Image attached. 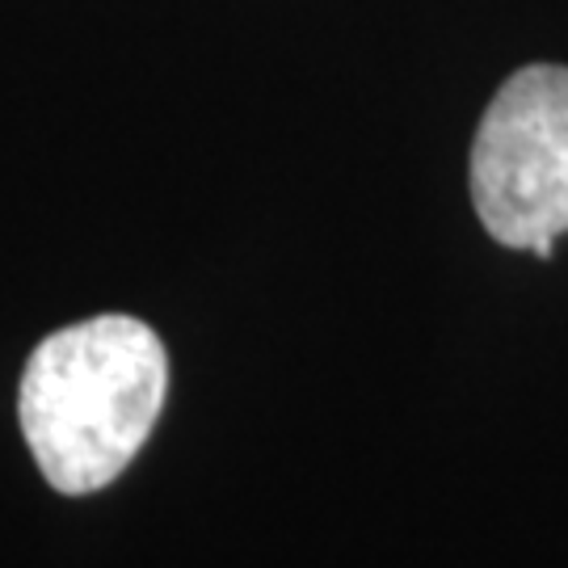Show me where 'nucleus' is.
I'll return each instance as SVG.
<instances>
[{"label":"nucleus","mask_w":568,"mask_h":568,"mask_svg":"<svg viewBox=\"0 0 568 568\" xmlns=\"http://www.w3.org/2000/svg\"><path fill=\"white\" fill-rule=\"evenodd\" d=\"M471 203L488 236L548 262L568 232V68L514 72L471 143Z\"/></svg>","instance_id":"f03ea898"},{"label":"nucleus","mask_w":568,"mask_h":568,"mask_svg":"<svg viewBox=\"0 0 568 568\" xmlns=\"http://www.w3.org/2000/svg\"><path fill=\"white\" fill-rule=\"evenodd\" d=\"M169 396V354L135 316H93L42 337L21 371L18 417L47 485L63 497L119 480Z\"/></svg>","instance_id":"f257e3e1"}]
</instances>
